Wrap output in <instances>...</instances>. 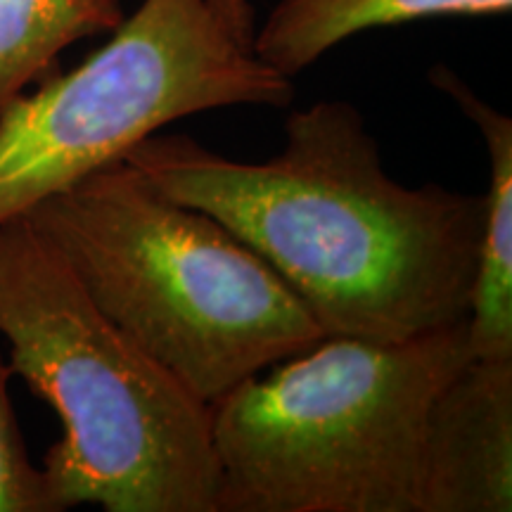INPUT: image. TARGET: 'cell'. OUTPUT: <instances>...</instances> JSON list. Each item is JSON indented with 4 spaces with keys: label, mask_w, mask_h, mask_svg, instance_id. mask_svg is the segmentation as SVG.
I'll return each mask as SVG.
<instances>
[{
    "label": "cell",
    "mask_w": 512,
    "mask_h": 512,
    "mask_svg": "<svg viewBox=\"0 0 512 512\" xmlns=\"http://www.w3.org/2000/svg\"><path fill=\"white\" fill-rule=\"evenodd\" d=\"M124 17L119 0H0V117L19 95L60 72L64 50L112 34Z\"/></svg>",
    "instance_id": "9c48e42d"
},
{
    "label": "cell",
    "mask_w": 512,
    "mask_h": 512,
    "mask_svg": "<svg viewBox=\"0 0 512 512\" xmlns=\"http://www.w3.org/2000/svg\"><path fill=\"white\" fill-rule=\"evenodd\" d=\"M467 320L396 344L325 337L209 403L216 512H420L427 408Z\"/></svg>",
    "instance_id": "277c9868"
},
{
    "label": "cell",
    "mask_w": 512,
    "mask_h": 512,
    "mask_svg": "<svg viewBox=\"0 0 512 512\" xmlns=\"http://www.w3.org/2000/svg\"><path fill=\"white\" fill-rule=\"evenodd\" d=\"M10 370L55 408L43 458L55 510L216 512L209 406L112 323L29 216L0 223Z\"/></svg>",
    "instance_id": "7a4b0ae2"
},
{
    "label": "cell",
    "mask_w": 512,
    "mask_h": 512,
    "mask_svg": "<svg viewBox=\"0 0 512 512\" xmlns=\"http://www.w3.org/2000/svg\"><path fill=\"white\" fill-rule=\"evenodd\" d=\"M292 100L294 79L242 46L207 0H143L79 67L3 112L0 223L121 162L171 121Z\"/></svg>",
    "instance_id": "5b68a950"
},
{
    "label": "cell",
    "mask_w": 512,
    "mask_h": 512,
    "mask_svg": "<svg viewBox=\"0 0 512 512\" xmlns=\"http://www.w3.org/2000/svg\"><path fill=\"white\" fill-rule=\"evenodd\" d=\"M285 136L266 162L181 133H155L124 159L233 230L328 337L396 344L467 320L486 197L394 181L351 102L294 110Z\"/></svg>",
    "instance_id": "6da1fadb"
},
{
    "label": "cell",
    "mask_w": 512,
    "mask_h": 512,
    "mask_svg": "<svg viewBox=\"0 0 512 512\" xmlns=\"http://www.w3.org/2000/svg\"><path fill=\"white\" fill-rule=\"evenodd\" d=\"M510 8L512 0H278L254 31L252 50L275 72L294 79L361 31L427 17L505 15Z\"/></svg>",
    "instance_id": "ba28073f"
},
{
    "label": "cell",
    "mask_w": 512,
    "mask_h": 512,
    "mask_svg": "<svg viewBox=\"0 0 512 512\" xmlns=\"http://www.w3.org/2000/svg\"><path fill=\"white\" fill-rule=\"evenodd\" d=\"M12 370L0 358V512H57L41 467L31 463L19 432L8 382Z\"/></svg>",
    "instance_id": "30bf717a"
},
{
    "label": "cell",
    "mask_w": 512,
    "mask_h": 512,
    "mask_svg": "<svg viewBox=\"0 0 512 512\" xmlns=\"http://www.w3.org/2000/svg\"><path fill=\"white\" fill-rule=\"evenodd\" d=\"M214 15L221 19L223 27L233 34L242 46L252 48L254 41V10L252 0H207Z\"/></svg>",
    "instance_id": "8fae6325"
},
{
    "label": "cell",
    "mask_w": 512,
    "mask_h": 512,
    "mask_svg": "<svg viewBox=\"0 0 512 512\" xmlns=\"http://www.w3.org/2000/svg\"><path fill=\"white\" fill-rule=\"evenodd\" d=\"M510 510L512 358H470L427 408L420 512Z\"/></svg>",
    "instance_id": "8992f818"
},
{
    "label": "cell",
    "mask_w": 512,
    "mask_h": 512,
    "mask_svg": "<svg viewBox=\"0 0 512 512\" xmlns=\"http://www.w3.org/2000/svg\"><path fill=\"white\" fill-rule=\"evenodd\" d=\"M24 216L100 311L207 406L328 337L233 230L171 200L126 159Z\"/></svg>",
    "instance_id": "3957f363"
},
{
    "label": "cell",
    "mask_w": 512,
    "mask_h": 512,
    "mask_svg": "<svg viewBox=\"0 0 512 512\" xmlns=\"http://www.w3.org/2000/svg\"><path fill=\"white\" fill-rule=\"evenodd\" d=\"M434 88L475 124L489 157L484 233L467 313V342L475 358H512V119L479 98L453 69L437 64Z\"/></svg>",
    "instance_id": "52a82bcc"
}]
</instances>
